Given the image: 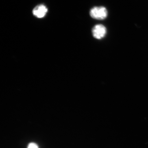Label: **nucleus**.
<instances>
[{
  "instance_id": "1",
  "label": "nucleus",
  "mask_w": 148,
  "mask_h": 148,
  "mask_svg": "<svg viewBox=\"0 0 148 148\" xmlns=\"http://www.w3.org/2000/svg\"><path fill=\"white\" fill-rule=\"evenodd\" d=\"M89 14L93 19L103 20L106 19L108 16V11L104 6H94L90 9Z\"/></svg>"
},
{
  "instance_id": "2",
  "label": "nucleus",
  "mask_w": 148,
  "mask_h": 148,
  "mask_svg": "<svg viewBox=\"0 0 148 148\" xmlns=\"http://www.w3.org/2000/svg\"><path fill=\"white\" fill-rule=\"evenodd\" d=\"M92 36L96 39L99 40L103 39L106 36L107 28L102 24H97L92 27Z\"/></svg>"
},
{
  "instance_id": "3",
  "label": "nucleus",
  "mask_w": 148,
  "mask_h": 148,
  "mask_svg": "<svg viewBox=\"0 0 148 148\" xmlns=\"http://www.w3.org/2000/svg\"><path fill=\"white\" fill-rule=\"evenodd\" d=\"M47 12V7L45 5L42 4L36 5L32 11L33 15L38 18L44 17Z\"/></svg>"
},
{
  "instance_id": "4",
  "label": "nucleus",
  "mask_w": 148,
  "mask_h": 148,
  "mask_svg": "<svg viewBox=\"0 0 148 148\" xmlns=\"http://www.w3.org/2000/svg\"><path fill=\"white\" fill-rule=\"evenodd\" d=\"M27 148H39V147L36 143L34 142H31L28 145Z\"/></svg>"
}]
</instances>
